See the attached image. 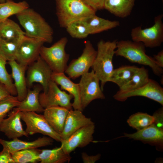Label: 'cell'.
Instances as JSON below:
<instances>
[{
	"mask_svg": "<svg viewBox=\"0 0 163 163\" xmlns=\"http://www.w3.org/2000/svg\"><path fill=\"white\" fill-rule=\"evenodd\" d=\"M101 156L100 154L89 155L85 152L81 153V157L84 163H94L100 159Z\"/></svg>",
	"mask_w": 163,
	"mask_h": 163,
	"instance_id": "obj_39",
	"label": "cell"
},
{
	"mask_svg": "<svg viewBox=\"0 0 163 163\" xmlns=\"http://www.w3.org/2000/svg\"><path fill=\"white\" fill-rule=\"evenodd\" d=\"M21 118L25 123L26 128L25 131L28 135L40 133L57 141H61L60 135L53 129L43 115L34 112L21 111Z\"/></svg>",
	"mask_w": 163,
	"mask_h": 163,
	"instance_id": "obj_9",
	"label": "cell"
},
{
	"mask_svg": "<svg viewBox=\"0 0 163 163\" xmlns=\"http://www.w3.org/2000/svg\"><path fill=\"white\" fill-rule=\"evenodd\" d=\"M68 41L67 37L61 38L50 47L43 45L40 56L54 73H64L68 66L69 55L65 50Z\"/></svg>",
	"mask_w": 163,
	"mask_h": 163,
	"instance_id": "obj_5",
	"label": "cell"
},
{
	"mask_svg": "<svg viewBox=\"0 0 163 163\" xmlns=\"http://www.w3.org/2000/svg\"><path fill=\"white\" fill-rule=\"evenodd\" d=\"M127 122L130 126L138 131L153 124L154 119L153 116L147 113L138 112L130 116Z\"/></svg>",
	"mask_w": 163,
	"mask_h": 163,
	"instance_id": "obj_32",
	"label": "cell"
},
{
	"mask_svg": "<svg viewBox=\"0 0 163 163\" xmlns=\"http://www.w3.org/2000/svg\"><path fill=\"white\" fill-rule=\"evenodd\" d=\"M8 64L11 69V75L14 81L16 96L21 101L25 97L28 91L25 74L27 67L19 64L15 60L8 61Z\"/></svg>",
	"mask_w": 163,
	"mask_h": 163,
	"instance_id": "obj_20",
	"label": "cell"
},
{
	"mask_svg": "<svg viewBox=\"0 0 163 163\" xmlns=\"http://www.w3.org/2000/svg\"><path fill=\"white\" fill-rule=\"evenodd\" d=\"M0 163H14L11 153L4 148L0 152Z\"/></svg>",
	"mask_w": 163,
	"mask_h": 163,
	"instance_id": "obj_38",
	"label": "cell"
},
{
	"mask_svg": "<svg viewBox=\"0 0 163 163\" xmlns=\"http://www.w3.org/2000/svg\"><path fill=\"white\" fill-rule=\"evenodd\" d=\"M25 30V35L43 42L51 43L53 40L52 28L38 13L29 8L16 15Z\"/></svg>",
	"mask_w": 163,
	"mask_h": 163,
	"instance_id": "obj_1",
	"label": "cell"
},
{
	"mask_svg": "<svg viewBox=\"0 0 163 163\" xmlns=\"http://www.w3.org/2000/svg\"><path fill=\"white\" fill-rule=\"evenodd\" d=\"M69 110L59 106H52L44 109L43 115L44 117L53 129L60 135Z\"/></svg>",
	"mask_w": 163,
	"mask_h": 163,
	"instance_id": "obj_21",
	"label": "cell"
},
{
	"mask_svg": "<svg viewBox=\"0 0 163 163\" xmlns=\"http://www.w3.org/2000/svg\"><path fill=\"white\" fill-rule=\"evenodd\" d=\"M82 20L87 26L90 34H95L107 30L120 25L117 21H110L99 17L95 14L91 15Z\"/></svg>",
	"mask_w": 163,
	"mask_h": 163,
	"instance_id": "obj_23",
	"label": "cell"
},
{
	"mask_svg": "<svg viewBox=\"0 0 163 163\" xmlns=\"http://www.w3.org/2000/svg\"><path fill=\"white\" fill-rule=\"evenodd\" d=\"M28 66L26 77L27 88H30L34 83L37 82L40 85L43 92H46L52 80L53 72L51 69L40 56Z\"/></svg>",
	"mask_w": 163,
	"mask_h": 163,
	"instance_id": "obj_11",
	"label": "cell"
},
{
	"mask_svg": "<svg viewBox=\"0 0 163 163\" xmlns=\"http://www.w3.org/2000/svg\"><path fill=\"white\" fill-rule=\"evenodd\" d=\"M66 28L67 32L73 38L83 39L90 35L87 26L82 19L71 23Z\"/></svg>",
	"mask_w": 163,
	"mask_h": 163,
	"instance_id": "obj_33",
	"label": "cell"
},
{
	"mask_svg": "<svg viewBox=\"0 0 163 163\" xmlns=\"http://www.w3.org/2000/svg\"><path fill=\"white\" fill-rule=\"evenodd\" d=\"M7 61L0 55V82L7 88L10 94L17 95V92L13 83L11 75L9 74L6 68Z\"/></svg>",
	"mask_w": 163,
	"mask_h": 163,
	"instance_id": "obj_34",
	"label": "cell"
},
{
	"mask_svg": "<svg viewBox=\"0 0 163 163\" xmlns=\"http://www.w3.org/2000/svg\"><path fill=\"white\" fill-rule=\"evenodd\" d=\"M117 42L116 40L106 41L101 40L97 44V55L91 68L101 82L103 91L114 70L112 61Z\"/></svg>",
	"mask_w": 163,
	"mask_h": 163,
	"instance_id": "obj_3",
	"label": "cell"
},
{
	"mask_svg": "<svg viewBox=\"0 0 163 163\" xmlns=\"http://www.w3.org/2000/svg\"><path fill=\"white\" fill-rule=\"evenodd\" d=\"M39 158L40 163H69L72 158L70 155L66 153L61 147L40 150Z\"/></svg>",
	"mask_w": 163,
	"mask_h": 163,
	"instance_id": "obj_26",
	"label": "cell"
},
{
	"mask_svg": "<svg viewBox=\"0 0 163 163\" xmlns=\"http://www.w3.org/2000/svg\"><path fill=\"white\" fill-rule=\"evenodd\" d=\"M42 89L41 85L35 86L33 90L28 89L25 98L20 101L18 107L13 109L21 112H43L44 109L41 105L39 99V94Z\"/></svg>",
	"mask_w": 163,
	"mask_h": 163,
	"instance_id": "obj_22",
	"label": "cell"
},
{
	"mask_svg": "<svg viewBox=\"0 0 163 163\" xmlns=\"http://www.w3.org/2000/svg\"><path fill=\"white\" fill-rule=\"evenodd\" d=\"M94 123L91 118L86 117L82 111L70 110L66 117L62 131L60 134L62 140L67 139L73 133L85 126Z\"/></svg>",
	"mask_w": 163,
	"mask_h": 163,
	"instance_id": "obj_17",
	"label": "cell"
},
{
	"mask_svg": "<svg viewBox=\"0 0 163 163\" xmlns=\"http://www.w3.org/2000/svg\"><path fill=\"white\" fill-rule=\"evenodd\" d=\"M20 101L16 96L10 94L0 101V124L11 109L18 107Z\"/></svg>",
	"mask_w": 163,
	"mask_h": 163,
	"instance_id": "obj_35",
	"label": "cell"
},
{
	"mask_svg": "<svg viewBox=\"0 0 163 163\" xmlns=\"http://www.w3.org/2000/svg\"><path fill=\"white\" fill-rule=\"evenodd\" d=\"M25 33L13 21L7 18L0 21V39L12 40L21 38Z\"/></svg>",
	"mask_w": 163,
	"mask_h": 163,
	"instance_id": "obj_25",
	"label": "cell"
},
{
	"mask_svg": "<svg viewBox=\"0 0 163 163\" xmlns=\"http://www.w3.org/2000/svg\"><path fill=\"white\" fill-rule=\"evenodd\" d=\"M29 8V4L26 1L16 2L12 0H7L4 3H0V21Z\"/></svg>",
	"mask_w": 163,
	"mask_h": 163,
	"instance_id": "obj_29",
	"label": "cell"
},
{
	"mask_svg": "<svg viewBox=\"0 0 163 163\" xmlns=\"http://www.w3.org/2000/svg\"><path fill=\"white\" fill-rule=\"evenodd\" d=\"M162 14L156 16L154 24L152 27L142 29L139 26L133 28L131 32L133 41L142 43L146 47L160 46L163 42Z\"/></svg>",
	"mask_w": 163,
	"mask_h": 163,
	"instance_id": "obj_6",
	"label": "cell"
},
{
	"mask_svg": "<svg viewBox=\"0 0 163 163\" xmlns=\"http://www.w3.org/2000/svg\"><path fill=\"white\" fill-rule=\"evenodd\" d=\"M96 11L104 9L106 0H82Z\"/></svg>",
	"mask_w": 163,
	"mask_h": 163,
	"instance_id": "obj_37",
	"label": "cell"
},
{
	"mask_svg": "<svg viewBox=\"0 0 163 163\" xmlns=\"http://www.w3.org/2000/svg\"><path fill=\"white\" fill-rule=\"evenodd\" d=\"M100 81L92 69L81 76L78 84L81 106L83 110L93 101L105 98L99 85Z\"/></svg>",
	"mask_w": 163,
	"mask_h": 163,
	"instance_id": "obj_7",
	"label": "cell"
},
{
	"mask_svg": "<svg viewBox=\"0 0 163 163\" xmlns=\"http://www.w3.org/2000/svg\"><path fill=\"white\" fill-rule=\"evenodd\" d=\"M154 124L158 128L163 129V108L161 107L156 111L153 115Z\"/></svg>",
	"mask_w": 163,
	"mask_h": 163,
	"instance_id": "obj_36",
	"label": "cell"
},
{
	"mask_svg": "<svg viewBox=\"0 0 163 163\" xmlns=\"http://www.w3.org/2000/svg\"><path fill=\"white\" fill-rule=\"evenodd\" d=\"M60 26L66 28L71 23L95 14L96 11L82 0H55Z\"/></svg>",
	"mask_w": 163,
	"mask_h": 163,
	"instance_id": "obj_4",
	"label": "cell"
},
{
	"mask_svg": "<svg viewBox=\"0 0 163 163\" xmlns=\"http://www.w3.org/2000/svg\"><path fill=\"white\" fill-rule=\"evenodd\" d=\"M153 58L158 65L160 68H163V50H161L157 54L154 55Z\"/></svg>",
	"mask_w": 163,
	"mask_h": 163,
	"instance_id": "obj_40",
	"label": "cell"
},
{
	"mask_svg": "<svg viewBox=\"0 0 163 163\" xmlns=\"http://www.w3.org/2000/svg\"><path fill=\"white\" fill-rule=\"evenodd\" d=\"M122 137L140 141L155 146L159 151L163 150V129L158 128L153 123L133 133H124Z\"/></svg>",
	"mask_w": 163,
	"mask_h": 163,
	"instance_id": "obj_15",
	"label": "cell"
},
{
	"mask_svg": "<svg viewBox=\"0 0 163 163\" xmlns=\"http://www.w3.org/2000/svg\"><path fill=\"white\" fill-rule=\"evenodd\" d=\"M51 79L57 85L60 86L62 89L67 91L73 96L74 101L72 104V108L82 111L83 110L81 106L78 83L72 82L64 73L53 72Z\"/></svg>",
	"mask_w": 163,
	"mask_h": 163,
	"instance_id": "obj_19",
	"label": "cell"
},
{
	"mask_svg": "<svg viewBox=\"0 0 163 163\" xmlns=\"http://www.w3.org/2000/svg\"><path fill=\"white\" fill-rule=\"evenodd\" d=\"M149 79L148 70L143 67H138L130 80L118 91L126 92L135 90L145 85Z\"/></svg>",
	"mask_w": 163,
	"mask_h": 163,
	"instance_id": "obj_27",
	"label": "cell"
},
{
	"mask_svg": "<svg viewBox=\"0 0 163 163\" xmlns=\"http://www.w3.org/2000/svg\"><path fill=\"white\" fill-rule=\"evenodd\" d=\"M97 55L96 50L89 40L85 43V47L81 55L72 60L68 65L64 72L70 79H75L88 72Z\"/></svg>",
	"mask_w": 163,
	"mask_h": 163,
	"instance_id": "obj_8",
	"label": "cell"
},
{
	"mask_svg": "<svg viewBox=\"0 0 163 163\" xmlns=\"http://www.w3.org/2000/svg\"><path fill=\"white\" fill-rule=\"evenodd\" d=\"M135 0H106L105 9L115 16L123 18L130 15Z\"/></svg>",
	"mask_w": 163,
	"mask_h": 163,
	"instance_id": "obj_24",
	"label": "cell"
},
{
	"mask_svg": "<svg viewBox=\"0 0 163 163\" xmlns=\"http://www.w3.org/2000/svg\"><path fill=\"white\" fill-rule=\"evenodd\" d=\"M10 94L6 87L0 82V101Z\"/></svg>",
	"mask_w": 163,
	"mask_h": 163,
	"instance_id": "obj_41",
	"label": "cell"
},
{
	"mask_svg": "<svg viewBox=\"0 0 163 163\" xmlns=\"http://www.w3.org/2000/svg\"><path fill=\"white\" fill-rule=\"evenodd\" d=\"M73 96L60 89L57 85L51 80L49 83L47 91L40 93L39 99L41 106L44 108L52 107L59 106L72 109L71 100Z\"/></svg>",
	"mask_w": 163,
	"mask_h": 163,
	"instance_id": "obj_10",
	"label": "cell"
},
{
	"mask_svg": "<svg viewBox=\"0 0 163 163\" xmlns=\"http://www.w3.org/2000/svg\"><path fill=\"white\" fill-rule=\"evenodd\" d=\"M94 123L88 125L77 130L67 139L62 140L61 147L66 154H70L78 148H84L93 140Z\"/></svg>",
	"mask_w": 163,
	"mask_h": 163,
	"instance_id": "obj_14",
	"label": "cell"
},
{
	"mask_svg": "<svg viewBox=\"0 0 163 163\" xmlns=\"http://www.w3.org/2000/svg\"><path fill=\"white\" fill-rule=\"evenodd\" d=\"M44 43L24 35L21 39L15 60L19 64L28 67L40 56V50Z\"/></svg>",
	"mask_w": 163,
	"mask_h": 163,
	"instance_id": "obj_12",
	"label": "cell"
},
{
	"mask_svg": "<svg viewBox=\"0 0 163 163\" xmlns=\"http://www.w3.org/2000/svg\"><path fill=\"white\" fill-rule=\"evenodd\" d=\"M22 38L9 41L0 39V55L7 61L15 60Z\"/></svg>",
	"mask_w": 163,
	"mask_h": 163,
	"instance_id": "obj_31",
	"label": "cell"
},
{
	"mask_svg": "<svg viewBox=\"0 0 163 163\" xmlns=\"http://www.w3.org/2000/svg\"><path fill=\"white\" fill-rule=\"evenodd\" d=\"M40 150L37 148L23 149L11 153L14 163H36L40 161Z\"/></svg>",
	"mask_w": 163,
	"mask_h": 163,
	"instance_id": "obj_30",
	"label": "cell"
},
{
	"mask_svg": "<svg viewBox=\"0 0 163 163\" xmlns=\"http://www.w3.org/2000/svg\"><path fill=\"white\" fill-rule=\"evenodd\" d=\"M137 96L147 97L163 105V88L158 82L150 78L148 82L143 86L127 92L118 91L113 97L117 101H124L129 97Z\"/></svg>",
	"mask_w": 163,
	"mask_h": 163,
	"instance_id": "obj_13",
	"label": "cell"
},
{
	"mask_svg": "<svg viewBox=\"0 0 163 163\" xmlns=\"http://www.w3.org/2000/svg\"><path fill=\"white\" fill-rule=\"evenodd\" d=\"M53 142V139L49 136L39 137L30 142L22 141L18 138L8 141L0 138V144L11 153L23 149L37 148L52 145Z\"/></svg>",
	"mask_w": 163,
	"mask_h": 163,
	"instance_id": "obj_18",
	"label": "cell"
},
{
	"mask_svg": "<svg viewBox=\"0 0 163 163\" xmlns=\"http://www.w3.org/2000/svg\"><path fill=\"white\" fill-rule=\"evenodd\" d=\"M21 111L13 109L8 117L5 118L0 124V131L9 139L18 138L23 136L28 137L22 127Z\"/></svg>",
	"mask_w": 163,
	"mask_h": 163,
	"instance_id": "obj_16",
	"label": "cell"
},
{
	"mask_svg": "<svg viewBox=\"0 0 163 163\" xmlns=\"http://www.w3.org/2000/svg\"><path fill=\"white\" fill-rule=\"evenodd\" d=\"M138 68L135 66H124L114 69L109 82L115 83L120 88L130 80Z\"/></svg>",
	"mask_w": 163,
	"mask_h": 163,
	"instance_id": "obj_28",
	"label": "cell"
},
{
	"mask_svg": "<svg viewBox=\"0 0 163 163\" xmlns=\"http://www.w3.org/2000/svg\"><path fill=\"white\" fill-rule=\"evenodd\" d=\"M145 47L140 42L129 40L117 41L115 55L132 63L148 66L154 74L159 76L163 73L162 69L158 66L153 57L146 54Z\"/></svg>",
	"mask_w": 163,
	"mask_h": 163,
	"instance_id": "obj_2",
	"label": "cell"
},
{
	"mask_svg": "<svg viewBox=\"0 0 163 163\" xmlns=\"http://www.w3.org/2000/svg\"><path fill=\"white\" fill-rule=\"evenodd\" d=\"M7 0H0V3H2L5 2Z\"/></svg>",
	"mask_w": 163,
	"mask_h": 163,
	"instance_id": "obj_42",
	"label": "cell"
}]
</instances>
